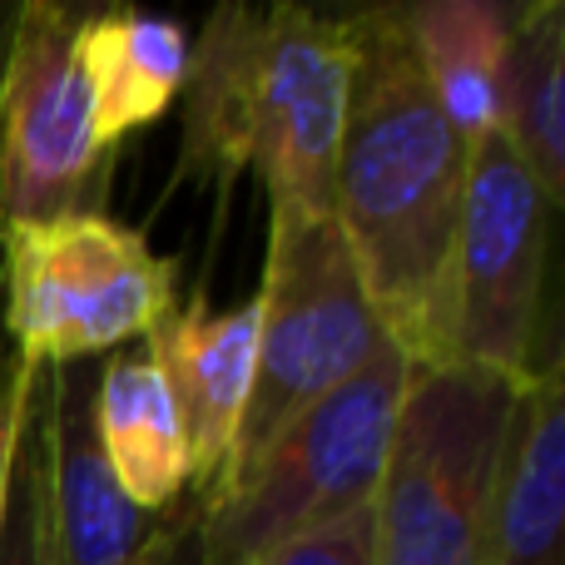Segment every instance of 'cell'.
<instances>
[{
    "label": "cell",
    "instance_id": "18",
    "mask_svg": "<svg viewBox=\"0 0 565 565\" xmlns=\"http://www.w3.org/2000/svg\"><path fill=\"white\" fill-rule=\"evenodd\" d=\"M35 377H40V367H30V362L0 338V521H6L10 461H15V441H20V427H25Z\"/></svg>",
    "mask_w": 565,
    "mask_h": 565
},
{
    "label": "cell",
    "instance_id": "9",
    "mask_svg": "<svg viewBox=\"0 0 565 565\" xmlns=\"http://www.w3.org/2000/svg\"><path fill=\"white\" fill-rule=\"evenodd\" d=\"M99 362L40 372L50 565H139L154 521L119 491L95 427Z\"/></svg>",
    "mask_w": 565,
    "mask_h": 565
},
{
    "label": "cell",
    "instance_id": "8",
    "mask_svg": "<svg viewBox=\"0 0 565 565\" xmlns=\"http://www.w3.org/2000/svg\"><path fill=\"white\" fill-rule=\"evenodd\" d=\"M551 199L507 135L467 149V199L457 234V338L451 358L526 382L546 322Z\"/></svg>",
    "mask_w": 565,
    "mask_h": 565
},
{
    "label": "cell",
    "instance_id": "2",
    "mask_svg": "<svg viewBox=\"0 0 565 565\" xmlns=\"http://www.w3.org/2000/svg\"><path fill=\"white\" fill-rule=\"evenodd\" d=\"M348 85V20L302 6L214 10L189 50L184 164L214 184L254 169L274 214H332Z\"/></svg>",
    "mask_w": 565,
    "mask_h": 565
},
{
    "label": "cell",
    "instance_id": "13",
    "mask_svg": "<svg viewBox=\"0 0 565 565\" xmlns=\"http://www.w3.org/2000/svg\"><path fill=\"white\" fill-rule=\"evenodd\" d=\"M402 35L412 45L437 109L467 149L501 135V70L516 6L497 0H427L397 6Z\"/></svg>",
    "mask_w": 565,
    "mask_h": 565
},
{
    "label": "cell",
    "instance_id": "15",
    "mask_svg": "<svg viewBox=\"0 0 565 565\" xmlns=\"http://www.w3.org/2000/svg\"><path fill=\"white\" fill-rule=\"evenodd\" d=\"M501 135L551 199H565V6H516L501 70Z\"/></svg>",
    "mask_w": 565,
    "mask_h": 565
},
{
    "label": "cell",
    "instance_id": "7",
    "mask_svg": "<svg viewBox=\"0 0 565 565\" xmlns=\"http://www.w3.org/2000/svg\"><path fill=\"white\" fill-rule=\"evenodd\" d=\"M79 20L50 0L15 6L0 65V228L99 214L109 149L79 70Z\"/></svg>",
    "mask_w": 565,
    "mask_h": 565
},
{
    "label": "cell",
    "instance_id": "19",
    "mask_svg": "<svg viewBox=\"0 0 565 565\" xmlns=\"http://www.w3.org/2000/svg\"><path fill=\"white\" fill-rule=\"evenodd\" d=\"M139 565H214L199 546V511H164L149 531Z\"/></svg>",
    "mask_w": 565,
    "mask_h": 565
},
{
    "label": "cell",
    "instance_id": "5",
    "mask_svg": "<svg viewBox=\"0 0 565 565\" xmlns=\"http://www.w3.org/2000/svg\"><path fill=\"white\" fill-rule=\"evenodd\" d=\"M174 308V268L105 214L0 228V338L30 367L99 362Z\"/></svg>",
    "mask_w": 565,
    "mask_h": 565
},
{
    "label": "cell",
    "instance_id": "10",
    "mask_svg": "<svg viewBox=\"0 0 565 565\" xmlns=\"http://www.w3.org/2000/svg\"><path fill=\"white\" fill-rule=\"evenodd\" d=\"M145 352L154 358L169 397L184 422L189 441V491L209 501L228 481L238 457V431L254 397L258 367V308L254 298L238 308H209L204 298L169 308L145 332Z\"/></svg>",
    "mask_w": 565,
    "mask_h": 565
},
{
    "label": "cell",
    "instance_id": "17",
    "mask_svg": "<svg viewBox=\"0 0 565 565\" xmlns=\"http://www.w3.org/2000/svg\"><path fill=\"white\" fill-rule=\"evenodd\" d=\"M254 565H377V556H372V507L352 511V516L332 521L322 531H308V536L258 556Z\"/></svg>",
    "mask_w": 565,
    "mask_h": 565
},
{
    "label": "cell",
    "instance_id": "4",
    "mask_svg": "<svg viewBox=\"0 0 565 565\" xmlns=\"http://www.w3.org/2000/svg\"><path fill=\"white\" fill-rule=\"evenodd\" d=\"M516 392L521 382L471 362L412 367L372 497L377 565H487Z\"/></svg>",
    "mask_w": 565,
    "mask_h": 565
},
{
    "label": "cell",
    "instance_id": "20",
    "mask_svg": "<svg viewBox=\"0 0 565 565\" xmlns=\"http://www.w3.org/2000/svg\"><path fill=\"white\" fill-rule=\"evenodd\" d=\"M10 25H15V6H0V65H6V45H10Z\"/></svg>",
    "mask_w": 565,
    "mask_h": 565
},
{
    "label": "cell",
    "instance_id": "1",
    "mask_svg": "<svg viewBox=\"0 0 565 565\" xmlns=\"http://www.w3.org/2000/svg\"><path fill=\"white\" fill-rule=\"evenodd\" d=\"M348 30L352 85L332 169V218L387 342L412 367H441L457 362L467 145L412 60L397 6L348 15Z\"/></svg>",
    "mask_w": 565,
    "mask_h": 565
},
{
    "label": "cell",
    "instance_id": "16",
    "mask_svg": "<svg viewBox=\"0 0 565 565\" xmlns=\"http://www.w3.org/2000/svg\"><path fill=\"white\" fill-rule=\"evenodd\" d=\"M45 372V367H40ZM0 565H50V526H45V427H40V377L30 392L25 427L10 461L6 521H0Z\"/></svg>",
    "mask_w": 565,
    "mask_h": 565
},
{
    "label": "cell",
    "instance_id": "6",
    "mask_svg": "<svg viewBox=\"0 0 565 565\" xmlns=\"http://www.w3.org/2000/svg\"><path fill=\"white\" fill-rule=\"evenodd\" d=\"M254 308L258 367L234 467L254 447H264L282 422L352 382L387 348V332L372 312L332 214L268 218V264Z\"/></svg>",
    "mask_w": 565,
    "mask_h": 565
},
{
    "label": "cell",
    "instance_id": "3",
    "mask_svg": "<svg viewBox=\"0 0 565 565\" xmlns=\"http://www.w3.org/2000/svg\"><path fill=\"white\" fill-rule=\"evenodd\" d=\"M412 362L382 348L338 392L282 422L199 511V546L214 565H254L288 541L367 511L387 467Z\"/></svg>",
    "mask_w": 565,
    "mask_h": 565
},
{
    "label": "cell",
    "instance_id": "12",
    "mask_svg": "<svg viewBox=\"0 0 565 565\" xmlns=\"http://www.w3.org/2000/svg\"><path fill=\"white\" fill-rule=\"evenodd\" d=\"M95 427L119 491L145 516H164L184 501L189 481H194L184 422H179L174 397L145 348H119L99 358Z\"/></svg>",
    "mask_w": 565,
    "mask_h": 565
},
{
    "label": "cell",
    "instance_id": "11",
    "mask_svg": "<svg viewBox=\"0 0 565 565\" xmlns=\"http://www.w3.org/2000/svg\"><path fill=\"white\" fill-rule=\"evenodd\" d=\"M565 382L546 358L516 392L491 497L487 565H565Z\"/></svg>",
    "mask_w": 565,
    "mask_h": 565
},
{
    "label": "cell",
    "instance_id": "14",
    "mask_svg": "<svg viewBox=\"0 0 565 565\" xmlns=\"http://www.w3.org/2000/svg\"><path fill=\"white\" fill-rule=\"evenodd\" d=\"M79 70L89 85L95 135L105 149L169 115L189 79V35L145 10H105L79 20Z\"/></svg>",
    "mask_w": 565,
    "mask_h": 565
}]
</instances>
